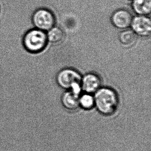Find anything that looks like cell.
<instances>
[{
  "label": "cell",
  "mask_w": 151,
  "mask_h": 151,
  "mask_svg": "<svg viewBox=\"0 0 151 151\" xmlns=\"http://www.w3.org/2000/svg\"><path fill=\"white\" fill-rule=\"evenodd\" d=\"M94 106L101 114L105 116L113 114L119 104L116 92L108 87H102L94 93Z\"/></svg>",
  "instance_id": "obj_1"
},
{
  "label": "cell",
  "mask_w": 151,
  "mask_h": 151,
  "mask_svg": "<svg viewBox=\"0 0 151 151\" xmlns=\"http://www.w3.org/2000/svg\"><path fill=\"white\" fill-rule=\"evenodd\" d=\"M47 35L45 32L36 28L29 29L23 35V47L31 54H38L45 49L47 45Z\"/></svg>",
  "instance_id": "obj_2"
},
{
  "label": "cell",
  "mask_w": 151,
  "mask_h": 151,
  "mask_svg": "<svg viewBox=\"0 0 151 151\" xmlns=\"http://www.w3.org/2000/svg\"><path fill=\"white\" fill-rule=\"evenodd\" d=\"M34 28L47 32L54 27L55 17L53 12L47 8H40L34 11L31 17Z\"/></svg>",
  "instance_id": "obj_3"
},
{
  "label": "cell",
  "mask_w": 151,
  "mask_h": 151,
  "mask_svg": "<svg viewBox=\"0 0 151 151\" xmlns=\"http://www.w3.org/2000/svg\"><path fill=\"white\" fill-rule=\"evenodd\" d=\"M82 76L75 70L66 68L62 70L57 74L56 81L60 87L70 90L74 86L81 84Z\"/></svg>",
  "instance_id": "obj_4"
},
{
  "label": "cell",
  "mask_w": 151,
  "mask_h": 151,
  "mask_svg": "<svg viewBox=\"0 0 151 151\" xmlns=\"http://www.w3.org/2000/svg\"><path fill=\"white\" fill-rule=\"evenodd\" d=\"M131 27L132 30L137 36L149 37L151 33V19L147 16L137 15L133 17Z\"/></svg>",
  "instance_id": "obj_5"
},
{
  "label": "cell",
  "mask_w": 151,
  "mask_h": 151,
  "mask_svg": "<svg viewBox=\"0 0 151 151\" xmlns=\"http://www.w3.org/2000/svg\"><path fill=\"white\" fill-rule=\"evenodd\" d=\"M133 17L129 10L126 9H119L112 14L111 21L116 29L124 30L131 27Z\"/></svg>",
  "instance_id": "obj_6"
},
{
  "label": "cell",
  "mask_w": 151,
  "mask_h": 151,
  "mask_svg": "<svg viewBox=\"0 0 151 151\" xmlns=\"http://www.w3.org/2000/svg\"><path fill=\"white\" fill-rule=\"evenodd\" d=\"M81 85L82 90L85 93L92 94L101 88V80L98 75L90 73L82 78Z\"/></svg>",
  "instance_id": "obj_7"
},
{
  "label": "cell",
  "mask_w": 151,
  "mask_h": 151,
  "mask_svg": "<svg viewBox=\"0 0 151 151\" xmlns=\"http://www.w3.org/2000/svg\"><path fill=\"white\" fill-rule=\"evenodd\" d=\"M80 96L70 90L64 93L61 98L63 107L68 110H76L80 107Z\"/></svg>",
  "instance_id": "obj_8"
},
{
  "label": "cell",
  "mask_w": 151,
  "mask_h": 151,
  "mask_svg": "<svg viewBox=\"0 0 151 151\" xmlns=\"http://www.w3.org/2000/svg\"><path fill=\"white\" fill-rule=\"evenodd\" d=\"M132 7L137 15L148 16L151 12V0H132Z\"/></svg>",
  "instance_id": "obj_9"
},
{
  "label": "cell",
  "mask_w": 151,
  "mask_h": 151,
  "mask_svg": "<svg viewBox=\"0 0 151 151\" xmlns=\"http://www.w3.org/2000/svg\"><path fill=\"white\" fill-rule=\"evenodd\" d=\"M119 38L122 45L126 46H130L136 42L137 35L132 29H126L121 32Z\"/></svg>",
  "instance_id": "obj_10"
},
{
  "label": "cell",
  "mask_w": 151,
  "mask_h": 151,
  "mask_svg": "<svg viewBox=\"0 0 151 151\" xmlns=\"http://www.w3.org/2000/svg\"><path fill=\"white\" fill-rule=\"evenodd\" d=\"M47 40L52 43H58L63 40L65 34L63 31L58 27H53L47 31Z\"/></svg>",
  "instance_id": "obj_11"
},
{
  "label": "cell",
  "mask_w": 151,
  "mask_h": 151,
  "mask_svg": "<svg viewBox=\"0 0 151 151\" xmlns=\"http://www.w3.org/2000/svg\"><path fill=\"white\" fill-rule=\"evenodd\" d=\"M80 106L86 110H90L94 106V96L92 94L85 93L80 96Z\"/></svg>",
  "instance_id": "obj_12"
},
{
  "label": "cell",
  "mask_w": 151,
  "mask_h": 151,
  "mask_svg": "<svg viewBox=\"0 0 151 151\" xmlns=\"http://www.w3.org/2000/svg\"><path fill=\"white\" fill-rule=\"evenodd\" d=\"M1 5H0V14H1Z\"/></svg>",
  "instance_id": "obj_13"
},
{
  "label": "cell",
  "mask_w": 151,
  "mask_h": 151,
  "mask_svg": "<svg viewBox=\"0 0 151 151\" xmlns=\"http://www.w3.org/2000/svg\"><path fill=\"white\" fill-rule=\"evenodd\" d=\"M126 1H132V0H126Z\"/></svg>",
  "instance_id": "obj_14"
}]
</instances>
